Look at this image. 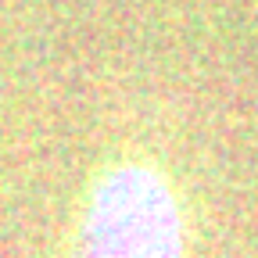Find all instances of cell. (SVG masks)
Masks as SVG:
<instances>
[{
    "label": "cell",
    "mask_w": 258,
    "mask_h": 258,
    "mask_svg": "<svg viewBox=\"0 0 258 258\" xmlns=\"http://www.w3.org/2000/svg\"><path fill=\"white\" fill-rule=\"evenodd\" d=\"M72 258H186V219L169 176L151 161H115L90 183Z\"/></svg>",
    "instance_id": "obj_1"
}]
</instances>
